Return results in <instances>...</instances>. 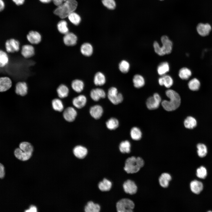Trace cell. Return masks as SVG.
<instances>
[{
    "instance_id": "cell-1",
    "label": "cell",
    "mask_w": 212,
    "mask_h": 212,
    "mask_svg": "<svg viewBox=\"0 0 212 212\" xmlns=\"http://www.w3.org/2000/svg\"><path fill=\"white\" fill-rule=\"evenodd\" d=\"M165 94L170 100H164L162 101L161 105L163 108L167 111L176 110L180 104L181 99L179 94L172 89L167 90L165 91Z\"/></svg>"
},
{
    "instance_id": "cell-2",
    "label": "cell",
    "mask_w": 212,
    "mask_h": 212,
    "mask_svg": "<svg viewBox=\"0 0 212 212\" xmlns=\"http://www.w3.org/2000/svg\"><path fill=\"white\" fill-rule=\"evenodd\" d=\"M145 161L141 157L132 156L125 161L124 170L128 174H133L138 172L143 167Z\"/></svg>"
},
{
    "instance_id": "cell-3",
    "label": "cell",
    "mask_w": 212,
    "mask_h": 212,
    "mask_svg": "<svg viewBox=\"0 0 212 212\" xmlns=\"http://www.w3.org/2000/svg\"><path fill=\"white\" fill-rule=\"evenodd\" d=\"M76 0H67L54 10V13L62 19L67 17L71 13L74 12L77 6Z\"/></svg>"
},
{
    "instance_id": "cell-4",
    "label": "cell",
    "mask_w": 212,
    "mask_h": 212,
    "mask_svg": "<svg viewBox=\"0 0 212 212\" xmlns=\"http://www.w3.org/2000/svg\"><path fill=\"white\" fill-rule=\"evenodd\" d=\"M162 45L160 46L158 43L155 41L153 47L155 52L160 56H163L171 53L173 49V43L166 35L162 36L161 38Z\"/></svg>"
},
{
    "instance_id": "cell-5",
    "label": "cell",
    "mask_w": 212,
    "mask_h": 212,
    "mask_svg": "<svg viewBox=\"0 0 212 212\" xmlns=\"http://www.w3.org/2000/svg\"><path fill=\"white\" fill-rule=\"evenodd\" d=\"M135 207L134 201L128 198H122L116 203L117 212H133Z\"/></svg>"
},
{
    "instance_id": "cell-6",
    "label": "cell",
    "mask_w": 212,
    "mask_h": 212,
    "mask_svg": "<svg viewBox=\"0 0 212 212\" xmlns=\"http://www.w3.org/2000/svg\"><path fill=\"white\" fill-rule=\"evenodd\" d=\"M107 96L110 101L114 105L121 103L123 99L122 94L118 93L117 89L115 87H111L108 89Z\"/></svg>"
},
{
    "instance_id": "cell-7",
    "label": "cell",
    "mask_w": 212,
    "mask_h": 212,
    "mask_svg": "<svg viewBox=\"0 0 212 212\" xmlns=\"http://www.w3.org/2000/svg\"><path fill=\"white\" fill-rule=\"evenodd\" d=\"M6 51L9 53L18 52L20 49V43L17 39L10 38L7 39L5 42Z\"/></svg>"
},
{
    "instance_id": "cell-8",
    "label": "cell",
    "mask_w": 212,
    "mask_h": 212,
    "mask_svg": "<svg viewBox=\"0 0 212 212\" xmlns=\"http://www.w3.org/2000/svg\"><path fill=\"white\" fill-rule=\"evenodd\" d=\"M125 192L130 195L135 194L138 191V186L135 183L133 180L128 179L125 181L122 185Z\"/></svg>"
},
{
    "instance_id": "cell-9",
    "label": "cell",
    "mask_w": 212,
    "mask_h": 212,
    "mask_svg": "<svg viewBox=\"0 0 212 212\" xmlns=\"http://www.w3.org/2000/svg\"><path fill=\"white\" fill-rule=\"evenodd\" d=\"M21 53L24 58L30 59L35 54V48L34 45L30 44H24L21 47Z\"/></svg>"
},
{
    "instance_id": "cell-10",
    "label": "cell",
    "mask_w": 212,
    "mask_h": 212,
    "mask_svg": "<svg viewBox=\"0 0 212 212\" xmlns=\"http://www.w3.org/2000/svg\"><path fill=\"white\" fill-rule=\"evenodd\" d=\"M161 98L157 93H155L153 96L149 97L147 100L146 105L149 110H154L157 108L161 102Z\"/></svg>"
},
{
    "instance_id": "cell-11",
    "label": "cell",
    "mask_w": 212,
    "mask_h": 212,
    "mask_svg": "<svg viewBox=\"0 0 212 212\" xmlns=\"http://www.w3.org/2000/svg\"><path fill=\"white\" fill-rule=\"evenodd\" d=\"M26 38L28 42L30 44L34 45L39 44L42 41L41 34L36 31H29L26 35Z\"/></svg>"
},
{
    "instance_id": "cell-12",
    "label": "cell",
    "mask_w": 212,
    "mask_h": 212,
    "mask_svg": "<svg viewBox=\"0 0 212 212\" xmlns=\"http://www.w3.org/2000/svg\"><path fill=\"white\" fill-rule=\"evenodd\" d=\"M78 38L74 33L68 32L64 34L62 41L64 45L68 47H72L77 44Z\"/></svg>"
},
{
    "instance_id": "cell-13",
    "label": "cell",
    "mask_w": 212,
    "mask_h": 212,
    "mask_svg": "<svg viewBox=\"0 0 212 212\" xmlns=\"http://www.w3.org/2000/svg\"><path fill=\"white\" fill-rule=\"evenodd\" d=\"M15 87V92L17 95L24 96L27 94L28 86L26 82L20 81L17 82Z\"/></svg>"
},
{
    "instance_id": "cell-14",
    "label": "cell",
    "mask_w": 212,
    "mask_h": 212,
    "mask_svg": "<svg viewBox=\"0 0 212 212\" xmlns=\"http://www.w3.org/2000/svg\"><path fill=\"white\" fill-rule=\"evenodd\" d=\"M73 152L75 157L78 159H83L85 158L88 153L87 148L82 145H77L73 148Z\"/></svg>"
},
{
    "instance_id": "cell-15",
    "label": "cell",
    "mask_w": 212,
    "mask_h": 212,
    "mask_svg": "<svg viewBox=\"0 0 212 212\" xmlns=\"http://www.w3.org/2000/svg\"><path fill=\"white\" fill-rule=\"evenodd\" d=\"M77 112L76 110L72 107H69L67 108L63 113V116L67 121L71 122L73 121L77 116Z\"/></svg>"
},
{
    "instance_id": "cell-16",
    "label": "cell",
    "mask_w": 212,
    "mask_h": 212,
    "mask_svg": "<svg viewBox=\"0 0 212 212\" xmlns=\"http://www.w3.org/2000/svg\"><path fill=\"white\" fill-rule=\"evenodd\" d=\"M172 179V177L170 174L167 172H163L159 177L158 181L161 187L166 188L168 187Z\"/></svg>"
},
{
    "instance_id": "cell-17",
    "label": "cell",
    "mask_w": 212,
    "mask_h": 212,
    "mask_svg": "<svg viewBox=\"0 0 212 212\" xmlns=\"http://www.w3.org/2000/svg\"><path fill=\"white\" fill-rule=\"evenodd\" d=\"M196 30L198 34L202 37H206L209 34L211 30V27L208 23H199L196 27Z\"/></svg>"
},
{
    "instance_id": "cell-18",
    "label": "cell",
    "mask_w": 212,
    "mask_h": 212,
    "mask_svg": "<svg viewBox=\"0 0 212 212\" xmlns=\"http://www.w3.org/2000/svg\"><path fill=\"white\" fill-rule=\"evenodd\" d=\"M90 95L91 99L95 101H98L101 98H104L106 96L104 90L100 88L93 89L91 91Z\"/></svg>"
},
{
    "instance_id": "cell-19",
    "label": "cell",
    "mask_w": 212,
    "mask_h": 212,
    "mask_svg": "<svg viewBox=\"0 0 212 212\" xmlns=\"http://www.w3.org/2000/svg\"><path fill=\"white\" fill-rule=\"evenodd\" d=\"M12 85L11 79L8 77H0V92H4L9 90Z\"/></svg>"
},
{
    "instance_id": "cell-20",
    "label": "cell",
    "mask_w": 212,
    "mask_h": 212,
    "mask_svg": "<svg viewBox=\"0 0 212 212\" xmlns=\"http://www.w3.org/2000/svg\"><path fill=\"white\" fill-rule=\"evenodd\" d=\"M103 110L101 106L95 105L91 107L90 109V113L91 116L96 120L99 119L102 116Z\"/></svg>"
},
{
    "instance_id": "cell-21",
    "label": "cell",
    "mask_w": 212,
    "mask_h": 212,
    "mask_svg": "<svg viewBox=\"0 0 212 212\" xmlns=\"http://www.w3.org/2000/svg\"><path fill=\"white\" fill-rule=\"evenodd\" d=\"M87 99L86 96L83 95H80L74 98L72 102L73 105L78 109H81L86 105Z\"/></svg>"
},
{
    "instance_id": "cell-22",
    "label": "cell",
    "mask_w": 212,
    "mask_h": 212,
    "mask_svg": "<svg viewBox=\"0 0 212 212\" xmlns=\"http://www.w3.org/2000/svg\"><path fill=\"white\" fill-rule=\"evenodd\" d=\"M80 50L81 53L84 56L89 57L93 54V48L91 44L88 42H85L81 45Z\"/></svg>"
},
{
    "instance_id": "cell-23",
    "label": "cell",
    "mask_w": 212,
    "mask_h": 212,
    "mask_svg": "<svg viewBox=\"0 0 212 212\" xmlns=\"http://www.w3.org/2000/svg\"><path fill=\"white\" fill-rule=\"evenodd\" d=\"M101 207L99 204L92 201H88L84 207L85 212H100Z\"/></svg>"
},
{
    "instance_id": "cell-24",
    "label": "cell",
    "mask_w": 212,
    "mask_h": 212,
    "mask_svg": "<svg viewBox=\"0 0 212 212\" xmlns=\"http://www.w3.org/2000/svg\"><path fill=\"white\" fill-rule=\"evenodd\" d=\"M190 187L191 191L193 193L198 194L203 190V185L201 182L197 180H194L190 182Z\"/></svg>"
},
{
    "instance_id": "cell-25",
    "label": "cell",
    "mask_w": 212,
    "mask_h": 212,
    "mask_svg": "<svg viewBox=\"0 0 212 212\" xmlns=\"http://www.w3.org/2000/svg\"><path fill=\"white\" fill-rule=\"evenodd\" d=\"M71 86L72 90L75 92L79 93L83 90L84 83L82 80L76 79L73 80L71 81Z\"/></svg>"
},
{
    "instance_id": "cell-26",
    "label": "cell",
    "mask_w": 212,
    "mask_h": 212,
    "mask_svg": "<svg viewBox=\"0 0 212 212\" xmlns=\"http://www.w3.org/2000/svg\"><path fill=\"white\" fill-rule=\"evenodd\" d=\"M56 91L59 97L63 98L67 97L68 95L69 90L67 85L63 83L59 85L57 87Z\"/></svg>"
},
{
    "instance_id": "cell-27",
    "label": "cell",
    "mask_w": 212,
    "mask_h": 212,
    "mask_svg": "<svg viewBox=\"0 0 212 212\" xmlns=\"http://www.w3.org/2000/svg\"><path fill=\"white\" fill-rule=\"evenodd\" d=\"M14 153L16 158L22 161H26L29 159L31 157L32 154L23 151L19 148H16Z\"/></svg>"
},
{
    "instance_id": "cell-28",
    "label": "cell",
    "mask_w": 212,
    "mask_h": 212,
    "mask_svg": "<svg viewBox=\"0 0 212 212\" xmlns=\"http://www.w3.org/2000/svg\"><path fill=\"white\" fill-rule=\"evenodd\" d=\"M112 186V183L110 180L104 178L102 180L99 182L98 187L102 191H108L110 190Z\"/></svg>"
},
{
    "instance_id": "cell-29",
    "label": "cell",
    "mask_w": 212,
    "mask_h": 212,
    "mask_svg": "<svg viewBox=\"0 0 212 212\" xmlns=\"http://www.w3.org/2000/svg\"><path fill=\"white\" fill-rule=\"evenodd\" d=\"M93 81L95 85L102 86L104 85L106 82V77L103 73L98 72L95 74Z\"/></svg>"
},
{
    "instance_id": "cell-30",
    "label": "cell",
    "mask_w": 212,
    "mask_h": 212,
    "mask_svg": "<svg viewBox=\"0 0 212 212\" xmlns=\"http://www.w3.org/2000/svg\"><path fill=\"white\" fill-rule=\"evenodd\" d=\"M133 85L136 88H139L143 87L145 83L144 77L139 74L134 75L132 79Z\"/></svg>"
},
{
    "instance_id": "cell-31",
    "label": "cell",
    "mask_w": 212,
    "mask_h": 212,
    "mask_svg": "<svg viewBox=\"0 0 212 212\" xmlns=\"http://www.w3.org/2000/svg\"><path fill=\"white\" fill-rule=\"evenodd\" d=\"M119 149L122 153H129L131 152V145L130 142L127 140L121 142L119 145Z\"/></svg>"
},
{
    "instance_id": "cell-32",
    "label": "cell",
    "mask_w": 212,
    "mask_h": 212,
    "mask_svg": "<svg viewBox=\"0 0 212 212\" xmlns=\"http://www.w3.org/2000/svg\"><path fill=\"white\" fill-rule=\"evenodd\" d=\"M170 69V65L167 62H162L158 66L157 72L159 75L162 76L166 74L169 71Z\"/></svg>"
},
{
    "instance_id": "cell-33",
    "label": "cell",
    "mask_w": 212,
    "mask_h": 212,
    "mask_svg": "<svg viewBox=\"0 0 212 212\" xmlns=\"http://www.w3.org/2000/svg\"><path fill=\"white\" fill-rule=\"evenodd\" d=\"M192 74L191 71L190 69L186 67H183L179 70L178 76L181 79L187 80L191 76Z\"/></svg>"
},
{
    "instance_id": "cell-34",
    "label": "cell",
    "mask_w": 212,
    "mask_h": 212,
    "mask_svg": "<svg viewBox=\"0 0 212 212\" xmlns=\"http://www.w3.org/2000/svg\"><path fill=\"white\" fill-rule=\"evenodd\" d=\"M106 125L108 129L110 130H115L119 126V122L115 118L111 117L106 122Z\"/></svg>"
},
{
    "instance_id": "cell-35",
    "label": "cell",
    "mask_w": 212,
    "mask_h": 212,
    "mask_svg": "<svg viewBox=\"0 0 212 212\" xmlns=\"http://www.w3.org/2000/svg\"><path fill=\"white\" fill-rule=\"evenodd\" d=\"M185 127L187 128L192 129L197 125V121L196 119L191 116L188 117L184 121Z\"/></svg>"
},
{
    "instance_id": "cell-36",
    "label": "cell",
    "mask_w": 212,
    "mask_h": 212,
    "mask_svg": "<svg viewBox=\"0 0 212 212\" xmlns=\"http://www.w3.org/2000/svg\"><path fill=\"white\" fill-rule=\"evenodd\" d=\"M57 28L60 33L64 35L69 32L67 23L64 20H62L59 22L57 24Z\"/></svg>"
},
{
    "instance_id": "cell-37",
    "label": "cell",
    "mask_w": 212,
    "mask_h": 212,
    "mask_svg": "<svg viewBox=\"0 0 212 212\" xmlns=\"http://www.w3.org/2000/svg\"><path fill=\"white\" fill-rule=\"evenodd\" d=\"M201 85L200 82L196 78H193L190 80L188 83L189 89L191 90L196 91L200 88Z\"/></svg>"
},
{
    "instance_id": "cell-38",
    "label": "cell",
    "mask_w": 212,
    "mask_h": 212,
    "mask_svg": "<svg viewBox=\"0 0 212 212\" xmlns=\"http://www.w3.org/2000/svg\"><path fill=\"white\" fill-rule=\"evenodd\" d=\"M130 135L131 138L135 140H140L142 137V132L138 127H133L130 131Z\"/></svg>"
},
{
    "instance_id": "cell-39",
    "label": "cell",
    "mask_w": 212,
    "mask_h": 212,
    "mask_svg": "<svg viewBox=\"0 0 212 212\" xmlns=\"http://www.w3.org/2000/svg\"><path fill=\"white\" fill-rule=\"evenodd\" d=\"M52 105L53 109L55 111L62 112L64 109V106L62 101L58 98H55L52 101Z\"/></svg>"
},
{
    "instance_id": "cell-40",
    "label": "cell",
    "mask_w": 212,
    "mask_h": 212,
    "mask_svg": "<svg viewBox=\"0 0 212 212\" xmlns=\"http://www.w3.org/2000/svg\"><path fill=\"white\" fill-rule=\"evenodd\" d=\"M9 58L7 53L4 51L0 49V68L4 67L8 63Z\"/></svg>"
},
{
    "instance_id": "cell-41",
    "label": "cell",
    "mask_w": 212,
    "mask_h": 212,
    "mask_svg": "<svg viewBox=\"0 0 212 212\" xmlns=\"http://www.w3.org/2000/svg\"><path fill=\"white\" fill-rule=\"evenodd\" d=\"M19 147L21 150L25 152L32 153L33 151L32 145L28 142H21L19 144Z\"/></svg>"
},
{
    "instance_id": "cell-42",
    "label": "cell",
    "mask_w": 212,
    "mask_h": 212,
    "mask_svg": "<svg viewBox=\"0 0 212 212\" xmlns=\"http://www.w3.org/2000/svg\"><path fill=\"white\" fill-rule=\"evenodd\" d=\"M67 17L70 21L75 25H77L80 22V16L74 11L70 13Z\"/></svg>"
},
{
    "instance_id": "cell-43",
    "label": "cell",
    "mask_w": 212,
    "mask_h": 212,
    "mask_svg": "<svg viewBox=\"0 0 212 212\" xmlns=\"http://www.w3.org/2000/svg\"><path fill=\"white\" fill-rule=\"evenodd\" d=\"M130 65L129 63L127 60H123L119 64L118 68L120 71L124 73H127L129 71Z\"/></svg>"
},
{
    "instance_id": "cell-44",
    "label": "cell",
    "mask_w": 212,
    "mask_h": 212,
    "mask_svg": "<svg viewBox=\"0 0 212 212\" xmlns=\"http://www.w3.org/2000/svg\"><path fill=\"white\" fill-rule=\"evenodd\" d=\"M197 153L199 157L203 158L207 153V149L206 145L203 144L198 143L197 145Z\"/></svg>"
},
{
    "instance_id": "cell-45",
    "label": "cell",
    "mask_w": 212,
    "mask_h": 212,
    "mask_svg": "<svg viewBox=\"0 0 212 212\" xmlns=\"http://www.w3.org/2000/svg\"><path fill=\"white\" fill-rule=\"evenodd\" d=\"M161 76L163 79V86L167 88H169L172 86L173 80L171 76L167 74Z\"/></svg>"
},
{
    "instance_id": "cell-46",
    "label": "cell",
    "mask_w": 212,
    "mask_h": 212,
    "mask_svg": "<svg viewBox=\"0 0 212 212\" xmlns=\"http://www.w3.org/2000/svg\"><path fill=\"white\" fill-rule=\"evenodd\" d=\"M196 175L197 177L201 179L205 178L207 175V171L206 168L201 166L197 169Z\"/></svg>"
},
{
    "instance_id": "cell-47",
    "label": "cell",
    "mask_w": 212,
    "mask_h": 212,
    "mask_svg": "<svg viewBox=\"0 0 212 212\" xmlns=\"http://www.w3.org/2000/svg\"><path fill=\"white\" fill-rule=\"evenodd\" d=\"M103 5L107 9L112 10L115 9L116 4L114 0H102Z\"/></svg>"
},
{
    "instance_id": "cell-48",
    "label": "cell",
    "mask_w": 212,
    "mask_h": 212,
    "mask_svg": "<svg viewBox=\"0 0 212 212\" xmlns=\"http://www.w3.org/2000/svg\"><path fill=\"white\" fill-rule=\"evenodd\" d=\"M5 171L4 165L0 163V178H3L5 176Z\"/></svg>"
},
{
    "instance_id": "cell-49",
    "label": "cell",
    "mask_w": 212,
    "mask_h": 212,
    "mask_svg": "<svg viewBox=\"0 0 212 212\" xmlns=\"http://www.w3.org/2000/svg\"><path fill=\"white\" fill-rule=\"evenodd\" d=\"M6 7L5 2L4 0H0V12L3 11Z\"/></svg>"
},
{
    "instance_id": "cell-50",
    "label": "cell",
    "mask_w": 212,
    "mask_h": 212,
    "mask_svg": "<svg viewBox=\"0 0 212 212\" xmlns=\"http://www.w3.org/2000/svg\"><path fill=\"white\" fill-rule=\"evenodd\" d=\"M54 4L57 6L60 5L67 0H52Z\"/></svg>"
},
{
    "instance_id": "cell-51",
    "label": "cell",
    "mask_w": 212,
    "mask_h": 212,
    "mask_svg": "<svg viewBox=\"0 0 212 212\" xmlns=\"http://www.w3.org/2000/svg\"><path fill=\"white\" fill-rule=\"evenodd\" d=\"M25 0H11L12 2L17 6L21 5L24 4Z\"/></svg>"
},
{
    "instance_id": "cell-52",
    "label": "cell",
    "mask_w": 212,
    "mask_h": 212,
    "mask_svg": "<svg viewBox=\"0 0 212 212\" xmlns=\"http://www.w3.org/2000/svg\"><path fill=\"white\" fill-rule=\"evenodd\" d=\"M37 208L36 207L34 206H31L29 208L25 211V212H37Z\"/></svg>"
},
{
    "instance_id": "cell-53",
    "label": "cell",
    "mask_w": 212,
    "mask_h": 212,
    "mask_svg": "<svg viewBox=\"0 0 212 212\" xmlns=\"http://www.w3.org/2000/svg\"><path fill=\"white\" fill-rule=\"evenodd\" d=\"M41 2L44 3H48L50 2L52 0H39Z\"/></svg>"
},
{
    "instance_id": "cell-54",
    "label": "cell",
    "mask_w": 212,
    "mask_h": 212,
    "mask_svg": "<svg viewBox=\"0 0 212 212\" xmlns=\"http://www.w3.org/2000/svg\"><path fill=\"white\" fill-rule=\"evenodd\" d=\"M160 0L162 1V0Z\"/></svg>"
}]
</instances>
